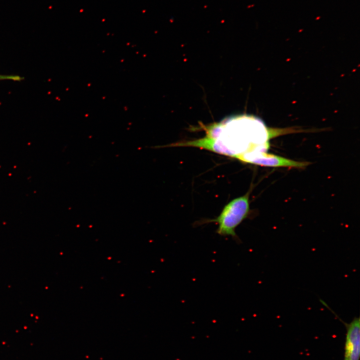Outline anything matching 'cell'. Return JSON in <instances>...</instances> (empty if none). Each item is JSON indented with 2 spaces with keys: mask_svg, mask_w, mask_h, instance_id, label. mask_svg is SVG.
<instances>
[{
  "mask_svg": "<svg viewBox=\"0 0 360 360\" xmlns=\"http://www.w3.org/2000/svg\"><path fill=\"white\" fill-rule=\"evenodd\" d=\"M24 79V78L17 75H5L0 74V80H12L14 81H20Z\"/></svg>",
  "mask_w": 360,
  "mask_h": 360,
  "instance_id": "cell-5",
  "label": "cell"
},
{
  "mask_svg": "<svg viewBox=\"0 0 360 360\" xmlns=\"http://www.w3.org/2000/svg\"><path fill=\"white\" fill-rule=\"evenodd\" d=\"M240 160L252 164L268 167H292L304 168L309 162H298L280 156L266 152V151H258L243 154Z\"/></svg>",
  "mask_w": 360,
  "mask_h": 360,
  "instance_id": "cell-3",
  "label": "cell"
},
{
  "mask_svg": "<svg viewBox=\"0 0 360 360\" xmlns=\"http://www.w3.org/2000/svg\"><path fill=\"white\" fill-rule=\"evenodd\" d=\"M249 210V193L248 192L230 201L216 218L206 222L217 223L218 225L217 234L222 236H230L236 242H240L235 230L248 216Z\"/></svg>",
  "mask_w": 360,
  "mask_h": 360,
  "instance_id": "cell-2",
  "label": "cell"
},
{
  "mask_svg": "<svg viewBox=\"0 0 360 360\" xmlns=\"http://www.w3.org/2000/svg\"><path fill=\"white\" fill-rule=\"evenodd\" d=\"M346 328L344 360H359L360 354V320L355 317Z\"/></svg>",
  "mask_w": 360,
  "mask_h": 360,
  "instance_id": "cell-4",
  "label": "cell"
},
{
  "mask_svg": "<svg viewBox=\"0 0 360 360\" xmlns=\"http://www.w3.org/2000/svg\"><path fill=\"white\" fill-rule=\"evenodd\" d=\"M203 138L170 144V147L192 146L205 149L238 160L243 154L266 151L270 132L258 118L242 114L226 117L218 122L200 124Z\"/></svg>",
  "mask_w": 360,
  "mask_h": 360,
  "instance_id": "cell-1",
  "label": "cell"
}]
</instances>
